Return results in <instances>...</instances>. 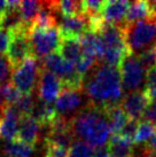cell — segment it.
Segmentation results:
<instances>
[{"mask_svg":"<svg viewBox=\"0 0 156 157\" xmlns=\"http://www.w3.org/2000/svg\"><path fill=\"white\" fill-rule=\"evenodd\" d=\"M156 88V67L149 69L146 74V90Z\"/></svg>","mask_w":156,"mask_h":157,"instance_id":"obj_35","label":"cell"},{"mask_svg":"<svg viewBox=\"0 0 156 157\" xmlns=\"http://www.w3.org/2000/svg\"><path fill=\"white\" fill-rule=\"evenodd\" d=\"M141 157H156V151H152V150L145 149L142 155H141Z\"/></svg>","mask_w":156,"mask_h":157,"instance_id":"obj_41","label":"cell"},{"mask_svg":"<svg viewBox=\"0 0 156 157\" xmlns=\"http://www.w3.org/2000/svg\"><path fill=\"white\" fill-rule=\"evenodd\" d=\"M29 39H30L32 56L45 59L53 53H57L61 41V35L59 28H52L48 30H39L32 29L29 30Z\"/></svg>","mask_w":156,"mask_h":157,"instance_id":"obj_7","label":"cell"},{"mask_svg":"<svg viewBox=\"0 0 156 157\" xmlns=\"http://www.w3.org/2000/svg\"><path fill=\"white\" fill-rule=\"evenodd\" d=\"M21 117L22 115L14 105H6L0 116V139L6 141L16 140Z\"/></svg>","mask_w":156,"mask_h":157,"instance_id":"obj_12","label":"cell"},{"mask_svg":"<svg viewBox=\"0 0 156 157\" xmlns=\"http://www.w3.org/2000/svg\"><path fill=\"white\" fill-rule=\"evenodd\" d=\"M149 102L150 100L147 95V92L137 91L129 93L126 96H124L119 105L130 119L139 122V119H141L143 111L149 105Z\"/></svg>","mask_w":156,"mask_h":157,"instance_id":"obj_11","label":"cell"},{"mask_svg":"<svg viewBox=\"0 0 156 157\" xmlns=\"http://www.w3.org/2000/svg\"><path fill=\"white\" fill-rule=\"evenodd\" d=\"M57 115V110L51 103H46L41 100H38L37 102H35V105H33V109H32L30 116L35 118L41 126H45L52 122Z\"/></svg>","mask_w":156,"mask_h":157,"instance_id":"obj_22","label":"cell"},{"mask_svg":"<svg viewBox=\"0 0 156 157\" xmlns=\"http://www.w3.org/2000/svg\"><path fill=\"white\" fill-rule=\"evenodd\" d=\"M98 33L101 36L104 45L103 64L118 68L122 61L129 54H132L127 47L122 26L104 23Z\"/></svg>","mask_w":156,"mask_h":157,"instance_id":"obj_3","label":"cell"},{"mask_svg":"<svg viewBox=\"0 0 156 157\" xmlns=\"http://www.w3.org/2000/svg\"><path fill=\"white\" fill-rule=\"evenodd\" d=\"M141 119H143V122L150 123L153 125H156V103L155 102H149V105H147V108L145 109L142 113Z\"/></svg>","mask_w":156,"mask_h":157,"instance_id":"obj_34","label":"cell"},{"mask_svg":"<svg viewBox=\"0 0 156 157\" xmlns=\"http://www.w3.org/2000/svg\"><path fill=\"white\" fill-rule=\"evenodd\" d=\"M145 20H156V1L130 2L124 24L145 21Z\"/></svg>","mask_w":156,"mask_h":157,"instance_id":"obj_14","label":"cell"},{"mask_svg":"<svg viewBox=\"0 0 156 157\" xmlns=\"http://www.w3.org/2000/svg\"><path fill=\"white\" fill-rule=\"evenodd\" d=\"M9 40H10V33L8 31L0 29V54L6 53L9 45Z\"/></svg>","mask_w":156,"mask_h":157,"instance_id":"obj_36","label":"cell"},{"mask_svg":"<svg viewBox=\"0 0 156 157\" xmlns=\"http://www.w3.org/2000/svg\"><path fill=\"white\" fill-rule=\"evenodd\" d=\"M83 105V95L80 91L63 88L61 94L55 101V110L60 116L71 113L80 108Z\"/></svg>","mask_w":156,"mask_h":157,"instance_id":"obj_13","label":"cell"},{"mask_svg":"<svg viewBox=\"0 0 156 157\" xmlns=\"http://www.w3.org/2000/svg\"><path fill=\"white\" fill-rule=\"evenodd\" d=\"M137 57H138L140 64L142 66L145 70H149L156 67V51L154 46L141 52Z\"/></svg>","mask_w":156,"mask_h":157,"instance_id":"obj_30","label":"cell"},{"mask_svg":"<svg viewBox=\"0 0 156 157\" xmlns=\"http://www.w3.org/2000/svg\"><path fill=\"white\" fill-rule=\"evenodd\" d=\"M70 128L74 136L93 147H103L110 139V127L103 109L90 105L70 121Z\"/></svg>","mask_w":156,"mask_h":157,"instance_id":"obj_2","label":"cell"},{"mask_svg":"<svg viewBox=\"0 0 156 157\" xmlns=\"http://www.w3.org/2000/svg\"><path fill=\"white\" fill-rule=\"evenodd\" d=\"M6 105H7V103H6V101H5L4 96H2L1 92H0V116H1V113H2V111H4Z\"/></svg>","mask_w":156,"mask_h":157,"instance_id":"obj_40","label":"cell"},{"mask_svg":"<svg viewBox=\"0 0 156 157\" xmlns=\"http://www.w3.org/2000/svg\"><path fill=\"white\" fill-rule=\"evenodd\" d=\"M54 8L60 12L62 17H72L83 14L82 1H74V0H62V1H54Z\"/></svg>","mask_w":156,"mask_h":157,"instance_id":"obj_23","label":"cell"},{"mask_svg":"<svg viewBox=\"0 0 156 157\" xmlns=\"http://www.w3.org/2000/svg\"><path fill=\"white\" fill-rule=\"evenodd\" d=\"M40 8H41V2L40 1H28V0L21 1L20 13H21L22 20H23L24 24L31 26Z\"/></svg>","mask_w":156,"mask_h":157,"instance_id":"obj_24","label":"cell"},{"mask_svg":"<svg viewBox=\"0 0 156 157\" xmlns=\"http://www.w3.org/2000/svg\"><path fill=\"white\" fill-rule=\"evenodd\" d=\"M4 157H32L35 146L23 144L18 140L6 141L1 148Z\"/></svg>","mask_w":156,"mask_h":157,"instance_id":"obj_21","label":"cell"},{"mask_svg":"<svg viewBox=\"0 0 156 157\" xmlns=\"http://www.w3.org/2000/svg\"><path fill=\"white\" fill-rule=\"evenodd\" d=\"M37 86H38L39 100L44 101L46 103H52L53 101H57L63 90V85L60 79L51 71L44 68L40 69Z\"/></svg>","mask_w":156,"mask_h":157,"instance_id":"obj_10","label":"cell"},{"mask_svg":"<svg viewBox=\"0 0 156 157\" xmlns=\"http://www.w3.org/2000/svg\"><path fill=\"white\" fill-rule=\"evenodd\" d=\"M102 109L106 113V117H107L109 127H110V132L113 133V135L119 134L130 118L126 116V113L123 111L119 105L104 107Z\"/></svg>","mask_w":156,"mask_h":157,"instance_id":"obj_19","label":"cell"},{"mask_svg":"<svg viewBox=\"0 0 156 157\" xmlns=\"http://www.w3.org/2000/svg\"><path fill=\"white\" fill-rule=\"evenodd\" d=\"M123 91L129 93L140 91L145 80V71L135 54H129L118 67Z\"/></svg>","mask_w":156,"mask_h":157,"instance_id":"obj_9","label":"cell"},{"mask_svg":"<svg viewBox=\"0 0 156 157\" xmlns=\"http://www.w3.org/2000/svg\"><path fill=\"white\" fill-rule=\"evenodd\" d=\"M57 54L65 61L77 64V62L82 55V43L80 38L76 37H67L61 36L60 46L57 49Z\"/></svg>","mask_w":156,"mask_h":157,"instance_id":"obj_18","label":"cell"},{"mask_svg":"<svg viewBox=\"0 0 156 157\" xmlns=\"http://www.w3.org/2000/svg\"><path fill=\"white\" fill-rule=\"evenodd\" d=\"M133 142L119 134H114L108 141L109 157H133Z\"/></svg>","mask_w":156,"mask_h":157,"instance_id":"obj_20","label":"cell"},{"mask_svg":"<svg viewBox=\"0 0 156 157\" xmlns=\"http://www.w3.org/2000/svg\"><path fill=\"white\" fill-rule=\"evenodd\" d=\"M40 132L41 125L32 116H22L16 140L30 146H36Z\"/></svg>","mask_w":156,"mask_h":157,"instance_id":"obj_16","label":"cell"},{"mask_svg":"<svg viewBox=\"0 0 156 157\" xmlns=\"http://www.w3.org/2000/svg\"><path fill=\"white\" fill-rule=\"evenodd\" d=\"M36 101L33 100L32 94H22L20 100L14 105V107L18 109V111L22 116H30L33 109Z\"/></svg>","mask_w":156,"mask_h":157,"instance_id":"obj_28","label":"cell"},{"mask_svg":"<svg viewBox=\"0 0 156 157\" xmlns=\"http://www.w3.org/2000/svg\"><path fill=\"white\" fill-rule=\"evenodd\" d=\"M130 2L125 0H111L104 1L102 9V18L106 23L122 26L125 22V16L129 9Z\"/></svg>","mask_w":156,"mask_h":157,"instance_id":"obj_15","label":"cell"},{"mask_svg":"<svg viewBox=\"0 0 156 157\" xmlns=\"http://www.w3.org/2000/svg\"><path fill=\"white\" fill-rule=\"evenodd\" d=\"M61 36L80 38L88 30V21L85 15H77L72 17H62L60 25L57 26Z\"/></svg>","mask_w":156,"mask_h":157,"instance_id":"obj_17","label":"cell"},{"mask_svg":"<svg viewBox=\"0 0 156 157\" xmlns=\"http://www.w3.org/2000/svg\"><path fill=\"white\" fill-rule=\"evenodd\" d=\"M94 153L96 148L92 144H87L83 140H77L71 144L68 157H93Z\"/></svg>","mask_w":156,"mask_h":157,"instance_id":"obj_26","label":"cell"},{"mask_svg":"<svg viewBox=\"0 0 156 157\" xmlns=\"http://www.w3.org/2000/svg\"><path fill=\"white\" fill-rule=\"evenodd\" d=\"M0 16H1V12H0Z\"/></svg>","mask_w":156,"mask_h":157,"instance_id":"obj_43","label":"cell"},{"mask_svg":"<svg viewBox=\"0 0 156 157\" xmlns=\"http://www.w3.org/2000/svg\"><path fill=\"white\" fill-rule=\"evenodd\" d=\"M46 144V150H45L44 157H68L69 149L57 147V146H54V144Z\"/></svg>","mask_w":156,"mask_h":157,"instance_id":"obj_33","label":"cell"},{"mask_svg":"<svg viewBox=\"0 0 156 157\" xmlns=\"http://www.w3.org/2000/svg\"><path fill=\"white\" fill-rule=\"evenodd\" d=\"M93 157H109L108 150L106 147H99L96 149V153H94Z\"/></svg>","mask_w":156,"mask_h":157,"instance_id":"obj_37","label":"cell"},{"mask_svg":"<svg viewBox=\"0 0 156 157\" xmlns=\"http://www.w3.org/2000/svg\"><path fill=\"white\" fill-rule=\"evenodd\" d=\"M156 134V125H153L147 122H140L138 124V128L135 132L133 144H145L148 142Z\"/></svg>","mask_w":156,"mask_h":157,"instance_id":"obj_25","label":"cell"},{"mask_svg":"<svg viewBox=\"0 0 156 157\" xmlns=\"http://www.w3.org/2000/svg\"><path fill=\"white\" fill-rule=\"evenodd\" d=\"M87 98L92 105L104 108L119 105L123 99V86L119 69L101 64L96 68L85 85Z\"/></svg>","mask_w":156,"mask_h":157,"instance_id":"obj_1","label":"cell"},{"mask_svg":"<svg viewBox=\"0 0 156 157\" xmlns=\"http://www.w3.org/2000/svg\"><path fill=\"white\" fill-rule=\"evenodd\" d=\"M103 6H104V1H100V0H86V1H82L83 14L86 17H92V16L101 15Z\"/></svg>","mask_w":156,"mask_h":157,"instance_id":"obj_27","label":"cell"},{"mask_svg":"<svg viewBox=\"0 0 156 157\" xmlns=\"http://www.w3.org/2000/svg\"><path fill=\"white\" fill-rule=\"evenodd\" d=\"M138 121H133V119H129V122L125 124V126L123 127V130L121 131L119 135H122L123 138L130 140L133 142V139H135V132H137V128H138Z\"/></svg>","mask_w":156,"mask_h":157,"instance_id":"obj_32","label":"cell"},{"mask_svg":"<svg viewBox=\"0 0 156 157\" xmlns=\"http://www.w3.org/2000/svg\"><path fill=\"white\" fill-rule=\"evenodd\" d=\"M43 68L55 75L61 80L63 88L82 91L84 78L78 74L76 64L65 61L57 53H53L43 59Z\"/></svg>","mask_w":156,"mask_h":157,"instance_id":"obj_5","label":"cell"},{"mask_svg":"<svg viewBox=\"0 0 156 157\" xmlns=\"http://www.w3.org/2000/svg\"><path fill=\"white\" fill-rule=\"evenodd\" d=\"M145 91L147 92V95L149 98V100L156 103V88H154V90H145Z\"/></svg>","mask_w":156,"mask_h":157,"instance_id":"obj_39","label":"cell"},{"mask_svg":"<svg viewBox=\"0 0 156 157\" xmlns=\"http://www.w3.org/2000/svg\"><path fill=\"white\" fill-rule=\"evenodd\" d=\"M29 30L30 26L24 24L18 28L16 30L9 31L10 40L8 48L6 51V59L13 70L18 68L26 59L32 56Z\"/></svg>","mask_w":156,"mask_h":157,"instance_id":"obj_6","label":"cell"},{"mask_svg":"<svg viewBox=\"0 0 156 157\" xmlns=\"http://www.w3.org/2000/svg\"><path fill=\"white\" fill-rule=\"evenodd\" d=\"M39 75L40 69L38 61L36 57L30 56L14 70L10 83L21 94H32L38 85Z\"/></svg>","mask_w":156,"mask_h":157,"instance_id":"obj_8","label":"cell"},{"mask_svg":"<svg viewBox=\"0 0 156 157\" xmlns=\"http://www.w3.org/2000/svg\"><path fill=\"white\" fill-rule=\"evenodd\" d=\"M145 149L152 150V151H156V134L148 141L147 144H146V147H145Z\"/></svg>","mask_w":156,"mask_h":157,"instance_id":"obj_38","label":"cell"},{"mask_svg":"<svg viewBox=\"0 0 156 157\" xmlns=\"http://www.w3.org/2000/svg\"><path fill=\"white\" fill-rule=\"evenodd\" d=\"M10 72H12V67L8 63L6 56L0 54V84L1 85L8 83L10 75H12Z\"/></svg>","mask_w":156,"mask_h":157,"instance_id":"obj_31","label":"cell"},{"mask_svg":"<svg viewBox=\"0 0 156 157\" xmlns=\"http://www.w3.org/2000/svg\"><path fill=\"white\" fill-rule=\"evenodd\" d=\"M154 47H155V51H156V44H155V45H154Z\"/></svg>","mask_w":156,"mask_h":157,"instance_id":"obj_42","label":"cell"},{"mask_svg":"<svg viewBox=\"0 0 156 157\" xmlns=\"http://www.w3.org/2000/svg\"><path fill=\"white\" fill-rule=\"evenodd\" d=\"M127 47L132 54L143 52L156 44V20H145L122 25Z\"/></svg>","mask_w":156,"mask_h":157,"instance_id":"obj_4","label":"cell"},{"mask_svg":"<svg viewBox=\"0 0 156 157\" xmlns=\"http://www.w3.org/2000/svg\"><path fill=\"white\" fill-rule=\"evenodd\" d=\"M0 92H1V94H2V96H4L6 103H7V105H15V103L20 100V98L22 96L21 93L14 87L13 84L9 83V82L8 83L4 84V85H1Z\"/></svg>","mask_w":156,"mask_h":157,"instance_id":"obj_29","label":"cell"}]
</instances>
